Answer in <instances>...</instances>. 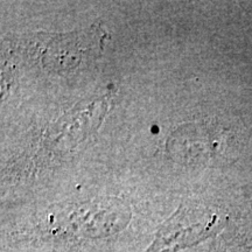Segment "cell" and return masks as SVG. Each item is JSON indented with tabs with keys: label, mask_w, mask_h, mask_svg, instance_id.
Instances as JSON below:
<instances>
[{
	"label": "cell",
	"mask_w": 252,
	"mask_h": 252,
	"mask_svg": "<svg viewBox=\"0 0 252 252\" xmlns=\"http://www.w3.org/2000/svg\"><path fill=\"white\" fill-rule=\"evenodd\" d=\"M216 222V216H214L204 223H187L184 212L179 210L162 224L157 232L153 243L145 252H178L209 237Z\"/></svg>",
	"instance_id": "obj_1"
}]
</instances>
